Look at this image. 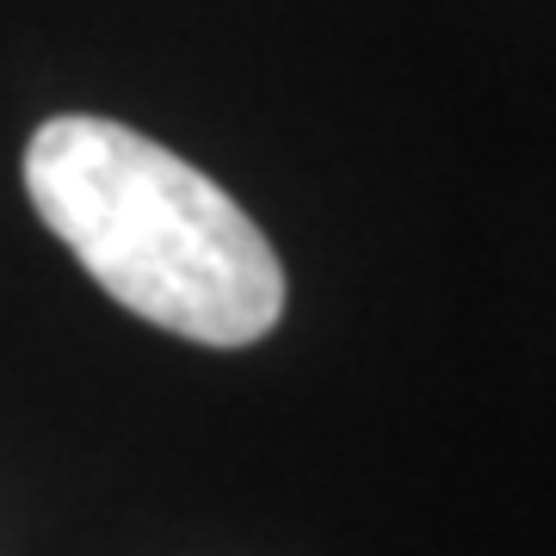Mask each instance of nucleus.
Instances as JSON below:
<instances>
[{
    "mask_svg": "<svg viewBox=\"0 0 556 556\" xmlns=\"http://www.w3.org/2000/svg\"><path fill=\"white\" fill-rule=\"evenodd\" d=\"M43 229L112 303L199 346H254L285 316V266L211 174L130 124L68 118L25 142Z\"/></svg>",
    "mask_w": 556,
    "mask_h": 556,
    "instance_id": "nucleus-1",
    "label": "nucleus"
}]
</instances>
